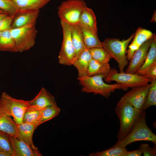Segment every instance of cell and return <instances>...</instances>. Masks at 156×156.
<instances>
[{"label": "cell", "mask_w": 156, "mask_h": 156, "mask_svg": "<svg viewBox=\"0 0 156 156\" xmlns=\"http://www.w3.org/2000/svg\"><path fill=\"white\" fill-rule=\"evenodd\" d=\"M150 82L142 110H146L151 106L156 105V79L152 80Z\"/></svg>", "instance_id": "27"}, {"label": "cell", "mask_w": 156, "mask_h": 156, "mask_svg": "<svg viewBox=\"0 0 156 156\" xmlns=\"http://www.w3.org/2000/svg\"><path fill=\"white\" fill-rule=\"evenodd\" d=\"M156 63V36L154 34L153 40L151 44L145 60L142 66L136 73L143 76L148 69Z\"/></svg>", "instance_id": "21"}, {"label": "cell", "mask_w": 156, "mask_h": 156, "mask_svg": "<svg viewBox=\"0 0 156 156\" xmlns=\"http://www.w3.org/2000/svg\"><path fill=\"white\" fill-rule=\"evenodd\" d=\"M29 103L30 106L39 109L57 105L55 97L43 87L34 98L29 101Z\"/></svg>", "instance_id": "14"}, {"label": "cell", "mask_w": 156, "mask_h": 156, "mask_svg": "<svg viewBox=\"0 0 156 156\" xmlns=\"http://www.w3.org/2000/svg\"><path fill=\"white\" fill-rule=\"evenodd\" d=\"M1 32H1L0 31V37L1 35Z\"/></svg>", "instance_id": "41"}, {"label": "cell", "mask_w": 156, "mask_h": 156, "mask_svg": "<svg viewBox=\"0 0 156 156\" xmlns=\"http://www.w3.org/2000/svg\"><path fill=\"white\" fill-rule=\"evenodd\" d=\"M9 15L5 13H0V21Z\"/></svg>", "instance_id": "38"}, {"label": "cell", "mask_w": 156, "mask_h": 156, "mask_svg": "<svg viewBox=\"0 0 156 156\" xmlns=\"http://www.w3.org/2000/svg\"><path fill=\"white\" fill-rule=\"evenodd\" d=\"M89 49H86L73 61V65L78 71V77L87 75L89 64L92 59Z\"/></svg>", "instance_id": "19"}, {"label": "cell", "mask_w": 156, "mask_h": 156, "mask_svg": "<svg viewBox=\"0 0 156 156\" xmlns=\"http://www.w3.org/2000/svg\"><path fill=\"white\" fill-rule=\"evenodd\" d=\"M156 21V11L155 12L153 15L152 17L150 22H155Z\"/></svg>", "instance_id": "39"}, {"label": "cell", "mask_w": 156, "mask_h": 156, "mask_svg": "<svg viewBox=\"0 0 156 156\" xmlns=\"http://www.w3.org/2000/svg\"><path fill=\"white\" fill-rule=\"evenodd\" d=\"M92 59L102 63H107L112 58L103 47L94 48L89 49Z\"/></svg>", "instance_id": "28"}, {"label": "cell", "mask_w": 156, "mask_h": 156, "mask_svg": "<svg viewBox=\"0 0 156 156\" xmlns=\"http://www.w3.org/2000/svg\"><path fill=\"white\" fill-rule=\"evenodd\" d=\"M142 154L141 152L139 149H137L132 151H127L125 156H141Z\"/></svg>", "instance_id": "36"}, {"label": "cell", "mask_w": 156, "mask_h": 156, "mask_svg": "<svg viewBox=\"0 0 156 156\" xmlns=\"http://www.w3.org/2000/svg\"><path fill=\"white\" fill-rule=\"evenodd\" d=\"M15 15H8L0 21V31L10 29Z\"/></svg>", "instance_id": "34"}, {"label": "cell", "mask_w": 156, "mask_h": 156, "mask_svg": "<svg viewBox=\"0 0 156 156\" xmlns=\"http://www.w3.org/2000/svg\"><path fill=\"white\" fill-rule=\"evenodd\" d=\"M146 115V110H142L128 135L122 140L116 142L112 147H126L133 142L141 141L151 142L156 145V135L147 126Z\"/></svg>", "instance_id": "1"}, {"label": "cell", "mask_w": 156, "mask_h": 156, "mask_svg": "<svg viewBox=\"0 0 156 156\" xmlns=\"http://www.w3.org/2000/svg\"><path fill=\"white\" fill-rule=\"evenodd\" d=\"M105 76L99 74L92 76H86L78 77L79 83L82 87L81 91L83 92L92 93L94 94H100L108 99L112 93L117 89L125 90L123 85L116 83L109 84L104 82L103 79Z\"/></svg>", "instance_id": "2"}, {"label": "cell", "mask_w": 156, "mask_h": 156, "mask_svg": "<svg viewBox=\"0 0 156 156\" xmlns=\"http://www.w3.org/2000/svg\"><path fill=\"white\" fill-rule=\"evenodd\" d=\"M10 29L1 32L0 37L1 51L17 52L14 42L11 34Z\"/></svg>", "instance_id": "25"}, {"label": "cell", "mask_w": 156, "mask_h": 156, "mask_svg": "<svg viewBox=\"0 0 156 156\" xmlns=\"http://www.w3.org/2000/svg\"><path fill=\"white\" fill-rule=\"evenodd\" d=\"M15 4L18 12L37 10L44 7L51 0H11Z\"/></svg>", "instance_id": "22"}, {"label": "cell", "mask_w": 156, "mask_h": 156, "mask_svg": "<svg viewBox=\"0 0 156 156\" xmlns=\"http://www.w3.org/2000/svg\"><path fill=\"white\" fill-rule=\"evenodd\" d=\"M0 156H12V155L8 152L0 150Z\"/></svg>", "instance_id": "37"}, {"label": "cell", "mask_w": 156, "mask_h": 156, "mask_svg": "<svg viewBox=\"0 0 156 156\" xmlns=\"http://www.w3.org/2000/svg\"><path fill=\"white\" fill-rule=\"evenodd\" d=\"M17 52L28 50L35 43L37 31L36 25H30L10 29Z\"/></svg>", "instance_id": "5"}, {"label": "cell", "mask_w": 156, "mask_h": 156, "mask_svg": "<svg viewBox=\"0 0 156 156\" xmlns=\"http://www.w3.org/2000/svg\"><path fill=\"white\" fill-rule=\"evenodd\" d=\"M9 140L15 156H40L19 137L9 135Z\"/></svg>", "instance_id": "16"}, {"label": "cell", "mask_w": 156, "mask_h": 156, "mask_svg": "<svg viewBox=\"0 0 156 156\" xmlns=\"http://www.w3.org/2000/svg\"><path fill=\"white\" fill-rule=\"evenodd\" d=\"M87 6L83 0H66L58 8L57 13L60 21L70 25H78L83 9Z\"/></svg>", "instance_id": "6"}, {"label": "cell", "mask_w": 156, "mask_h": 156, "mask_svg": "<svg viewBox=\"0 0 156 156\" xmlns=\"http://www.w3.org/2000/svg\"><path fill=\"white\" fill-rule=\"evenodd\" d=\"M142 110L135 108L128 103L116 105L115 111L120 123L117 142L122 140L128 135Z\"/></svg>", "instance_id": "3"}, {"label": "cell", "mask_w": 156, "mask_h": 156, "mask_svg": "<svg viewBox=\"0 0 156 156\" xmlns=\"http://www.w3.org/2000/svg\"><path fill=\"white\" fill-rule=\"evenodd\" d=\"M111 69L109 63H102L92 59L89 65L87 75L90 76L102 74L106 76Z\"/></svg>", "instance_id": "24"}, {"label": "cell", "mask_w": 156, "mask_h": 156, "mask_svg": "<svg viewBox=\"0 0 156 156\" xmlns=\"http://www.w3.org/2000/svg\"><path fill=\"white\" fill-rule=\"evenodd\" d=\"M150 84L132 88L120 98L117 104L127 103L135 108L141 110L145 101Z\"/></svg>", "instance_id": "10"}, {"label": "cell", "mask_w": 156, "mask_h": 156, "mask_svg": "<svg viewBox=\"0 0 156 156\" xmlns=\"http://www.w3.org/2000/svg\"><path fill=\"white\" fill-rule=\"evenodd\" d=\"M142 76L151 80L156 79V63L153 64Z\"/></svg>", "instance_id": "35"}, {"label": "cell", "mask_w": 156, "mask_h": 156, "mask_svg": "<svg viewBox=\"0 0 156 156\" xmlns=\"http://www.w3.org/2000/svg\"><path fill=\"white\" fill-rule=\"evenodd\" d=\"M79 25L82 31L86 48L89 49L94 48L103 47L102 42L99 40L97 34L94 33L85 27L79 24Z\"/></svg>", "instance_id": "23"}, {"label": "cell", "mask_w": 156, "mask_h": 156, "mask_svg": "<svg viewBox=\"0 0 156 156\" xmlns=\"http://www.w3.org/2000/svg\"><path fill=\"white\" fill-rule=\"evenodd\" d=\"M79 24L97 34V22L95 14L92 9L87 6L85 7L82 12Z\"/></svg>", "instance_id": "20"}, {"label": "cell", "mask_w": 156, "mask_h": 156, "mask_svg": "<svg viewBox=\"0 0 156 156\" xmlns=\"http://www.w3.org/2000/svg\"><path fill=\"white\" fill-rule=\"evenodd\" d=\"M134 35L133 34L127 39L122 40L116 38H108L102 42V47L118 64L120 73L124 72V69L128 64L127 48Z\"/></svg>", "instance_id": "4"}, {"label": "cell", "mask_w": 156, "mask_h": 156, "mask_svg": "<svg viewBox=\"0 0 156 156\" xmlns=\"http://www.w3.org/2000/svg\"><path fill=\"white\" fill-rule=\"evenodd\" d=\"M61 112L57 105L47 107L43 109L39 125L57 117Z\"/></svg>", "instance_id": "29"}, {"label": "cell", "mask_w": 156, "mask_h": 156, "mask_svg": "<svg viewBox=\"0 0 156 156\" xmlns=\"http://www.w3.org/2000/svg\"><path fill=\"white\" fill-rule=\"evenodd\" d=\"M9 135L0 131V150L8 152L12 156H15L10 143Z\"/></svg>", "instance_id": "32"}, {"label": "cell", "mask_w": 156, "mask_h": 156, "mask_svg": "<svg viewBox=\"0 0 156 156\" xmlns=\"http://www.w3.org/2000/svg\"><path fill=\"white\" fill-rule=\"evenodd\" d=\"M151 31L141 27L136 31L131 43L127 50V56L128 61L130 60L135 52L146 41L153 35Z\"/></svg>", "instance_id": "12"}, {"label": "cell", "mask_w": 156, "mask_h": 156, "mask_svg": "<svg viewBox=\"0 0 156 156\" xmlns=\"http://www.w3.org/2000/svg\"><path fill=\"white\" fill-rule=\"evenodd\" d=\"M39 11V10H37L18 12L14 16L11 29L36 25Z\"/></svg>", "instance_id": "13"}, {"label": "cell", "mask_w": 156, "mask_h": 156, "mask_svg": "<svg viewBox=\"0 0 156 156\" xmlns=\"http://www.w3.org/2000/svg\"><path fill=\"white\" fill-rule=\"evenodd\" d=\"M144 42L134 52L125 72L135 74L144 64L154 36Z\"/></svg>", "instance_id": "11"}, {"label": "cell", "mask_w": 156, "mask_h": 156, "mask_svg": "<svg viewBox=\"0 0 156 156\" xmlns=\"http://www.w3.org/2000/svg\"><path fill=\"white\" fill-rule=\"evenodd\" d=\"M38 126L36 124L28 123H23L17 125V128L19 136L33 150L39 154L40 156L42 154L38 149L35 146L33 141V136L34 131Z\"/></svg>", "instance_id": "15"}, {"label": "cell", "mask_w": 156, "mask_h": 156, "mask_svg": "<svg viewBox=\"0 0 156 156\" xmlns=\"http://www.w3.org/2000/svg\"><path fill=\"white\" fill-rule=\"evenodd\" d=\"M71 35L75 52V60L86 48L82 31L79 25H71Z\"/></svg>", "instance_id": "18"}, {"label": "cell", "mask_w": 156, "mask_h": 156, "mask_svg": "<svg viewBox=\"0 0 156 156\" xmlns=\"http://www.w3.org/2000/svg\"><path fill=\"white\" fill-rule=\"evenodd\" d=\"M17 125L12 116L5 111L0 103V131L11 136L19 137Z\"/></svg>", "instance_id": "17"}, {"label": "cell", "mask_w": 156, "mask_h": 156, "mask_svg": "<svg viewBox=\"0 0 156 156\" xmlns=\"http://www.w3.org/2000/svg\"><path fill=\"white\" fill-rule=\"evenodd\" d=\"M0 13H5V12H4V11H2V10L0 9ZM7 14V13H6Z\"/></svg>", "instance_id": "40"}, {"label": "cell", "mask_w": 156, "mask_h": 156, "mask_svg": "<svg viewBox=\"0 0 156 156\" xmlns=\"http://www.w3.org/2000/svg\"><path fill=\"white\" fill-rule=\"evenodd\" d=\"M104 79L106 82L114 81L117 83L123 85L125 90L129 88H133L147 84L152 80L136 73H118L114 68L111 69Z\"/></svg>", "instance_id": "8"}, {"label": "cell", "mask_w": 156, "mask_h": 156, "mask_svg": "<svg viewBox=\"0 0 156 156\" xmlns=\"http://www.w3.org/2000/svg\"><path fill=\"white\" fill-rule=\"evenodd\" d=\"M0 103L5 111L12 117L17 124L23 123L25 112L29 106V101L16 99L3 92L1 95Z\"/></svg>", "instance_id": "7"}, {"label": "cell", "mask_w": 156, "mask_h": 156, "mask_svg": "<svg viewBox=\"0 0 156 156\" xmlns=\"http://www.w3.org/2000/svg\"><path fill=\"white\" fill-rule=\"evenodd\" d=\"M127 151L126 147H113L100 152H92L90 156H125Z\"/></svg>", "instance_id": "30"}, {"label": "cell", "mask_w": 156, "mask_h": 156, "mask_svg": "<svg viewBox=\"0 0 156 156\" xmlns=\"http://www.w3.org/2000/svg\"><path fill=\"white\" fill-rule=\"evenodd\" d=\"M43 109H39L29 106L25 112L23 123H33L38 127Z\"/></svg>", "instance_id": "26"}, {"label": "cell", "mask_w": 156, "mask_h": 156, "mask_svg": "<svg viewBox=\"0 0 156 156\" xmlns=\"http://www.w3.org/2000/svg\"><path fill=\"white\" fill-rule=\"evenodd\" d=\"M139 149L144 156H155L156 155V145L152 148L147 144H142Z\"/></svg>", "instance_id": "33"}, {"label": "cell", "mask_w": 156, "mask_h": 156, "mask_svg": "<svg viewBox=\"0 0 156 156\" xmlns=\"http://www.w3.org/2000/svg\"><path fill=\"white\" fill-rule=\"evenodd\" d=\"M63 38L58 58L59 62L65 65H72L75 56V50L71 35V25L60 21Z\"/></svg>", "instance_id": "9"}, {"label": "cell", "mask_w": 156, "mask_h": 156, "mask_svg": "<svg viewBox=\"0 0 156 156\" xmlns=\"http://www.w3.org/2000/svg\"><path fill=\"white\" fill-rule=\"evenodd\" d=\"M0 9L9 15H15L18 10L14 3L11 0H0Z\"/></svg>", "instance_id": "31"}]
</instances>
